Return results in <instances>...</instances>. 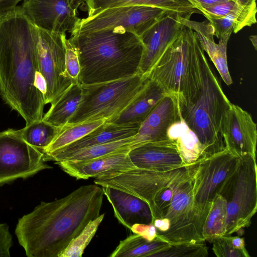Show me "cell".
Segmentation results:
<instances>
[{"label": "cell", "mask_w": 257, "mask_h": 257, "mask_svg": "<svg viewBox=\"0 0 257 257\" xmlns=\"http://www.w3.org/2000/svg\"><path fill=\"white\" fill-rule=\"evenodd\" d=\"M196 9L199 7H207L214 6L228 0H188Z\"/></svg>", "instance_id": "41"}, {"label": "cell", "mask_w": 257, "mask_h": 257, "mask_svg": "<svg viewBox=\"0 0 257 257\" xmlns=\"http://www.w3.org/2000/svg\"><path fill=\"white\" fill-rule=\"evenodd\" d=\"M256 158H240L238 165L225 182L218 194L226 203L225 235H230L248 227L257 210Z\"/></svg>", "instance_id": "7"}, {"label": "cell", "mask_w": 257, "mask_h": 257, "mask_svg": "<svg viewBox=\"0 0 257 257\" xmlns=\"http://www.w3.org/2000/svg\"><path fill=\"white\" fill-rule=\"evenodd\" d=\"M180 116L178 100L173 96L166 95L141 124L135 135L137 146L169 139L168 130Z\"/></svg>", "instance_id": "19"}, {"label": "cell", "mask_w": 257, "mask_h": 257, "mask_svg": "<svg viewBox=\"0 0 257 257\" xmlns=\"http://www.w3.org/2000/svg\"><path fill=\"white\" fill-rule=\"evenodd\" d=\"M105 214L99 215L89 221L82 231L71 241L58 257H81L87 245L95 234Z\"/></svg>", "instance_id": "32"}, {"label": "cell", "mask_w": 257, "mask_h": 257, "mask_svg": "<svg viewBox=\"0 0 257 257\" xmlns=\"http://www.w3.org/2000/svg\"><path fill=\"white\" fill-rule=\"evenodd\" d=\"M101 187L113 208L115 217L124 226L130 229L135 223H152L151 211L145 201L118 189Z\"/></svg>", "instance_id": "21"}, {"label": "cell", "mask_w": 257, "mask_h": 257, "mask_svg": "<svg viewBox=\"0 0 257 257\" xmlns=\"http://www.w3.org/2000/svg\"><path fill=\"white\" fill-rule=\"evenodd\" d=\"M231 103L205 58L203 85L200 95L194 103L187 106L179 103L183 118L203 147V158L225 149L221 128L224 116Z\"/></svg>", "instance_id": "5"}, {"label": "cell", "mask_w": 257, "mask_h": 257, "mask_svg": "<svg viewBox=\"0 0 257 257\" xmlns=\"http://www.w3.org/2000/svg\"><path fill=\"white\" fill-rule=\"evenodd\" d=\"M182 17L177 13L168 12L142 36L145 49L140 73L143 75L148 77L154 66L180 34L184 26L181 22Z\"/></svg>", "instance_id": "16"}, {"label": "cell", "mask_w": 257, "mask_h": 257, "mask_svg": "<svg viewBox=\"0 0 257 257\" xmlns=\"http://www.w3.org/2000/svg\"><path fill=\"white\" fill-rule=\"evenodd\" d=\"M137 144L136 139L134 136L128 138L80 149L66 155L57 162L89 160L114 152L131 150L136 147Z\"/></svg>", "instance_id": "28"}, {"label": "cell", "mask_w": 257, "mask_h": 257, "mask_svg": "<svg viewBox=\"0 0 257 257\" xmlns=\"http://www.w3.org/2000/svg\"><path fill=\"white\" fill-rule=\"evenodd\" d=\"M104 193L94 184L81 186L66 196L41 202L18 220L15 233L29 257H58L100 214Z\"/></svg>", "instance_id": "2"}, {"label": "cell", "mask_w": 257, "mask_h": 257, "mask_svg": "<svg viewBox=\"0 0 257 257\" xmlns=\"http://www.w3.org/2000/svg\"><path fill=\"white\" fill-rule=\"evenodd\" d=\"M172 183L160 191L154 199L151 208L152 223L155 219L163 218L170 206L173 195Z\"/></svg>", "instance_id": "35"}, {"label": "cell", "mask_w": 257, "mask_h": 257, "mask_svg": "<svg viewBox=\"0 0 257 257\" xmlns=\"http://www.w3.org/2000/svg\"><path fill=\"white\" fill-rule=\"evenodd\" d=\"M182 23L193 30L203 49L218 71L221 78L228 86L232 83L227 61V45L229 38L219 39L218 44L214 40V29L209 21L202 22L181 18Z\"/></svg>", "instance_id": "22"}, {"label": "cell", "mask_w": 257, "mask_h": 257, "mask_svg": "<svg viewBox=\"0 0 257 257\" xmlns=\"http://www.w3.org/2000/svg\"><path fill=\"white\" fill-rule=\"evenodd\" d=\"M52 168L45 163L44 154L25 141L19 130L0 132V184Z\"/></svg>", "instance_id": "12"}, {"label": "cell", "mask_w": 257, "mask_h": 257, "mask_svg": "<svg viewBox=\"0 0 257 257\" xmlns=\"http://www.w3.org/2000/svg\"><path fill=\"white\" fill-rule=\"evenodd\" d=\"M166 95L163 88L149 78L144 88L134 100L118 115L106 122L141 125Z\"/></svg>", "instance_id": "24"}, {"label": "cell", "mask_w": 257, "mask_h": 257, "mask_svg": "<svg viewBox=\"0 0 257 257\" xmlns=\"http://www.w3.org/2000/svg\"><path fill=\"white\" fill-rule=\"evenodd\" d=\"M187 165L171 170H159L139 168L114 175L95 178L94 184L121 190L140 198L149 206L164 188L170 186L186 169Z\"/></svg>", "instance_id": "13"}, {"label": "cell", "mask_w": 257, "mask_h": 257, "mask_svg": "<svg viewBox=\"0 0 257 257\" xmlns=\"http://www.w3.org/2000/svg\"><path fill=\"white\" fill-rule=\"evenodd\" d=\"M204 51L193 30L184 25L154 66L148 77L157 82L180 105L193 104L203 80Z\"/></svg>", "instance_id": "4"}, {"label": "cell", "mask_w": 257, "mask_h": 257, "mask_svg": "<svg viewBox=\"0 0 257 257\" xmlns=\"http://www.w3.org/2000/svg\"><path fill=\"white\" fill-rule=\"evenodd\" d=\"M63 34L36 27L37 79L46 85L45 105L53 102L72 84L65 71Z\"/></svg>", "instance_id": "11"}, {"label": "cell", "mask_w": 257, "mask_h": 257, "mask_svg": "<svg viewBox=\"0 0 257 257\" xmlns=\"http://www.w3.org/2000/svg\"><path fill=\"white\" fill-rule=\"evenodd\" d=\"M21 7L36 27L60 34L70 33L80 20L70 0H24Z\"/></svg>", "instance_id": "14"}, {"label": "cell", "mask_w": 257, "mask_h": 257, "mask_svg": "<svg viewBox=\"0 0 257 257\" xmlns=\"http://www.w3.org/2000/svg\"><path fill=\"white\" fill-rule=\"evenodd\" d=\"M12 245V236L8 225L0 223V257H10V249Z\"/></svg>", "instance_id": "38"}, {"label": "cell", "mask_w": 257, "mask_h": 257, "mask_svg": "<svg viewBox=\"0 0 257 257\" xmlns=\"http://www.w3.org/2000/svg\"><path fill=\"white\" fill-rule=\"evenodd\" d=\"M224 236L228 242L235 248L240 249H246L245 241L243 238L239 236H230L229 235H224Z\"/></svg>", "instance_id": "42"}, {"label": "cell", "mask_w": 257, "mask_h": 257, "mask_svg": "<svg viewBox=\"0 0 257 257\" xmlns=\"http://www.w3.org/2000/svg\"><path fill=\"white\" fill-rule=\"evenodd\" d=\"M167 137L175 143L185 165L191 164L204 158L203 146L196 135L187 125L181 113L179 118L168 128Z\"/></svg>", "instance_id": "25"}, {"label": "cell", "mask_w": 257, "mask_h": 257, "mask_svg": "<svg viewBox=\"0 0 257 257\" xmlns=\"http://www.w3.org/2000/svg\"><path fill=\"white\" fill-rule=\"evenodd\" d=\"M75 9L83 6L87 11L88 17L107 8L132 6L146 5L158 7L177 13L182 17L190 19L195 13L200 12L188 0H70Z\"/></svg>", "instance_id": "23"}, {"label": "cell", "mask_w": 257, "mask_h": 257, "mask_svg": "<svg viewBox=\"0 0 257 257\" xmlns=\"http://www.w3.org/2000/svg\"><path fill=\"white\" fill-rule=\"evenodd\" d=\"M252 45L254 47L255 50H256L257 47V36L256 35L250 36L249 37Z\"/></svg>", "instance_id": "44"}, {"label": "cell", "mask_w": 257, "mask_h": 257, "mask_svg": "<svg viewBox=\"0 0 257 257\" xmlns=\"http://www.w3.org/2000/svg\"><path fill=\"white\" fill-rule=\"evenodd\" d=\"M69 39L79 56L80 84L111 81L140 73L145 47L133 31L115 28L73 35Z\"/></svg>", "instance_id": "3"}, {"label": "cell", "mask_w": 257, "mask_h": 257, "mask_svg": "<svg viewBox=\"0 0 257 257\" xmlns=\"http://www.w3.org/2000/svg\"><path fill=\"white\" fill-rule=\"evenodd\" d=\"M240 158L225 148L188 165L194 208L203 225L213 200L237 167Z\"/></svg>", "instance_id": "8"}, {"label": "cell", "mask_w": 257, "mask_h": 257, "mask_svg": "<svg viewBox=\"0 0 257 257\" xmlns=\"http://www.w3.org/2000/svg\"><path fill=\"white\" fill-rule=\"evenodd\" d=\"M221 135L230 152L239 158L247 155L256 158V124L241 107L231 103L223 120Z\"/></svg>", "instance_id": "15"}, {"label": "cell", "mask_w": 257, "mask_h": 257, "mask_svg": "<svg viewBox=\"0 0 257 257\" xmlns=\"http://www.w3.org/2000/svg\"><path fill=\"white\" fill-rule=\"evenodd\" d=\"M65 49V71L72 83H79L80 66L78 52L71 40L67 39L66 33L63 34Z\"/></svg>", "instance_id": "34"}, {"label": "cell", "mask_w": 257, "mask_h": 257, "mask_svg": "<svg viewBox=\"0 0 257 257\" xmlns=\"http://www.w3.org/2000/svg\"><path fill=\"white\" fill-rule=\"evenodd\" d=\"M140 126L138 124H117L105 121L76 142L44 155V160L45 162H57L66 155L80 149L133 137L138 133Z\"/></svg>", "instance_id": "20"}, {"label": "cell", "mask_w": 257, "mask_h": 257, "mask_svg": "<svg viewBox=\"0 0 257 257\" xmlns=\"http://www.w3.org/2000/svg\"><path fill=\"white\" fill-rule=\"evenodd\" d=\"M149 77L141 73L99 83L81 85L80 102L66 125L104 119L118 115L144 88Z\"/></svg>", "instance_id": "6"}, {"label": "cell", "mask_w": 257, "mask_h": 257, "mask_svg": "<svg viewBox=\"0 0 257 257\" xmlns=\"http://www.w3.org/2000/svg\"><path fill=\"white\" fill-rule=\"evenodd\" d=\"M130 230L134 233L140 235L148 241L155 239L157 236V230L153 223H135Z\"/></svg>", "instance_id": "39"}, {"label": "cell", "mask_w": 257, "mask_h": 257, "mask_svg": "<svg viewBox=\"0 0 257 257\" xmlns=\"http://www.w3.org/2000/svg\"><path fill=\"white\" fill-rule=\"evenodd\" d=\"M169 12L155 7L132 5L107 8L86 18L80 19L71 36L115 28L133 31L140 38Z\"/></svg>", "instance_id": "10"}, {"label": "cell", "mask_w": 257, "mask_h": 257, "mask_svg": "<svg viewBox=\"0 0 257 257\" xmlns=\"http://www.w3.org/2000/svg\"><path fill=\"white\" fill-rule=\"evenodd\" d=\"M158 235L148 241L139 234L134 233L120 240L110 257H151L154 253L170 245Z\"/></svg>", "instance_id": "27"}, {"label": "cell", "mask_w": 257, "mask_h": 257, "mask_svg": "<svg viewBox=\"0 0 257 257\" xmlns=\"http://www.w3.org/2000/svg\"><path fill=\"white\" fill-rule=\"evenodd\" d=\"M238 5V0H228L212 6L199 7L197 9L207 19L220 18L234 11Z\"/></svg>", "instance_id": "37"}, {"label": "cell", "mask_w": 257, "mask_h": 257, "mask_svg": "<svg viewBox=\"0 0 257 257\" xmlns=\"http://www.w3.org/2000/svg\"><path fill=\"white\" fill-rule=\"evenodd\" d=\"M104 119L83 122L73 125H65L45 149L44 155L62 149L83 138L103 124Z\"/></svg>", "instance_id": "30"}, {"label": "cell", "mask_w": 257, "mask_h": 257, "mask_svg": "<svg viewBox=\"0 0 257 257\" xmlns=\"http://www.w3.org/2000/svg\"><path fill=\"white\" fill-rule=\"evenodd\" d=\"M24 0H0V12L13 8Z\"/></svg>", "instance_id": "43"}, {"label": "cell", "mask_w": 257, "mask_h": 257, "mask_svg": "<svg viewBox=\"0 0 257 257\" xmlns=\"http://www.w3.org/2000/svg\"><path fill=\"white\" fill-rule=\"evenodd\" d=\"M130 150L118 151L86 161H67L55 163L64 172L77 180L95 178L119 174L136 168L128 156Z\"/></svg>", "instance_id": "17"}, {"label": "cell", "mask_w": 257, "mask_h": 257, "mask_svg": "<svg viewBox=\"0 0 257 257\" xmlns=\"http://www.w3.org/2000/svg\"><path fill=\"white\" fill-rule=\"evenodd\" d=\"M208 247L205 241H188L170 244L151 257H206Z\"/></svg>", "instance_id": "33"}, {"label": "cell", "mask_w": 257, "mask_h": 257, "mask_svg": "<svg viewBox=\"0 0 257 257\" xmlns=\"http://www.w3.org/2000/svg\"><path fill=\"white\" fill-rule=\"evenodd\" d=\"M82 88L79 83H72L51 104L42 120L56 126L65 125L76 110L81 101Z\"/></svg>", "instance_id": "26"}, {"label": "cell", "mask_w": 257, "mask_h": 257, "mask_svg": "<svg viewBox=\"0 0 257 257\" xmlns=\"http://www.w3.org/2000/svg\"><path fill=\"white\" fill-rule=\"evenodd\" d=\"M153 224L157 229V233L165 232L170 227V221L166 217L156 218L153 221Z\"/></svg>", "instance_id": "40"}, {"label": "cell", "mask_w": 257, "mask_h": 257, "mask_svg": "<svg viewBox=\"0 0 257 257\" xmlns=\"http://www.w3.org/2000/svg\"><path fill=\"white\" fill-rule=\"evenodd\" d=\"M212 250L217 257H249L246 249H240L231 245L224 236L214 239Z\"/></svg>", "instance_id": "36"}, {"label": "cell", "mask_w": 257, "mask_h": 257, "mask_svg": "<svg viewBox=\"0 0 257 257\" xmlns=\"http://www.w3.org/2000/svg\"><path fill=\"white\" fill-rule=\"evenodd\" d=\"M61 128L42 119L26 124L25 127L18 130L25 141L44 154Z\"/></svg>", "instance_id": "29"}, {"label": "cell", "mask_w": 257, "mask_h": 257, "mask_svg": "<svg viewBox=\"0 0 257 257\" xmlns=\"http://www.w3.org/2000/svg\"><path fill=\"white\" fill-rule=\"evenodd\" d=\"M172 202L164 217L169 219L170 227L167 231L157 235L171 244L205 241L202 234L203 224L193 206L192 182L188 165L172 182Z\"/></svg>", "instance_id": "9"}, {"label": "cell", "mask_w": 257, "mask_h": 257, "mask_svg": "<svg viewBox=\"0 0 257 257\" xmlns=\"http://www.w3.org/2000/svg\"><path fill=\"white\" fill-rule=\"evenodd\" d=\"M36 26L20 6L0 12V95L26 124L42 120L45 105L36 86Z\"/></svg>", "instance_id": "1"}, {"label": "cell", "mask_w": 257, "mask_h": 257, "mask_svg": "<svg viewBox=\"0 0 257 257\" xmlns=\"http://www.w3.org/2000/svg\"><path fill=\"white\" fill-rule=\"evenodd\" d=\"M226 220V203L224 198L217 194L212 202L203 227L205 240L212 242L225 235Z\"/></svg>", "instance_id": "31"}, {"label": "cell", "mask_w": 257, "mask_h": 257, "mask_svg": "<svg viewBox=\"0 0 257 257\" xmlns=\"http://www.w3.org/2000/svg\"><path fill=\"white\" fill-rule=\"evenodd\" d=\"M134 165L139 168L168 170L186 166L175 143L168 139L144 143L128 153Z\"/></svg>", "instance_id": "18"}]
</instances>
